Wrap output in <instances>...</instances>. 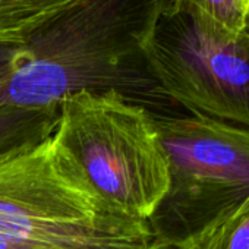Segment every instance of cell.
I'll list each match as a JSON object with an SVG mask.
<instances>
[{
  "mask_svg": "<svg viewBox=\"0 0 249 249\" xmlns=\"http://www.w3.org/2000/svg\"><path fill=\"white\" fill-rule=\"evenodd\" d=\"M50 144L59 166L116 217L147 223L169 189L154 113L119 91L65 95Z\"/></svg>",
  "mask_w": 249,
  "mask_h": 249,
  "instance_id": "obj_1",
  "label": "cell"
},
{
  "mask_svg": "<svg viewBox=\"0 0 249 249\" xmlns=\"http://www.w3.org/2000/svg\"><path fill=\"white\" fill-rule=\"evenodd\" d=\"M154 122L169 189L147 224L156 240L183 246L249 202V128L189 111Z\"/></svg>",
  "mask_w": 249,
  "mask_h": 249,
  "instance_id": "obj_2",
  "label": "cell"
},
{
  "mask_svg": "<svg viewBox=\"0 0 249 249\" xmlns=\"http://www.w3.org/2000/svg\"><path fill=\"white\" fill-rule=\"evenodd\" d=\"M144 56L179 107L249 128V38L243 33L183 2H161Z\"/></svg>",
  "mask_w": 249,
  "mask_h": 249,
  "instance_id": "obj_3",
  "label": "cell"
},
{
  "mask_svg": "<svg viewBox=\"0 0 249 249\" xmlns=\"http://www.w3.org/2000/svg\"><path fill=\"white\" fill-rule=\"evenodd\" d=\"M0 231L66 249H148L144 221L103 210L57 163L50 140L0 163Z\"/></svg>",
  "mask_w": 249,
  "mask_h": 249,
  "instance_id": "obj_4",
  "label": "cell"
},
{
  "mask_svg": "<svg viewBox=\"0 0 249 249\" xmlns=\"http://www.w3.org/2000/svg\"><path fill=\"white\" fill-rule=\"evenodd\" d=\"M59 123V103L44 108L0 111V163L50 140Z\"/></svg>",
  "mask_w": 249,
  "mask_h": 249,
  "instance_id": "obj_5",
  "label": "cell"
},
{
  "mask_svg": "<svg viewBox=\"0 0 249 249\" xmlns=\"http://www.w3.org/2000/svg\"><path fill=\"white\" fill-rule=\"evenodd\" d=\"M82 0H0V41L17 40Z\"/></svg>",
  "mask_w": 249,
  "mask_h": 249,
  "instance_id": "obj_6",
  "label": "cell"
},
{
  "mask_svg": "<svg viewBox=\"0 0 249 249\" xmlns=\"http://www.w3.org/2000/svg\"><path fill=\"white\" fill-rule=\"evenodd\" d=\"M182 249H249V202L236 213L214 223Z\"/></svg>",
  "mask_w": 249,
  "mask_h": 249,
  "instance_id": "obj_7",
  "label": "cell"
},
{
  "mask_svg": "<svg viewBox=\"0 0 249 249\" xmlns=\"http://www.w3.org/2000/svg\"><path fill=\"white\" fill-rule=\"evenodd\" d=\"M183 2L191 8L196 9L202 15L208 17L218 25L234 31H243L246 0H170L166 3Z\"/></svg>",
  "mask_w": 249,
  "mask_h": 249,
  "instance_id": "obj_8",
  "label": "cell"
},
{
  "mask_svg": "<svg viewBox=\"0 0 249 249\" xmlns=\"http://www.w3.org/2000/svg\"><path fill=\"white\" fill-rule=\"evenodd\" d=\"M0 249H66V248L34 242L0 231Z\"/></svg>",
  "mask_w": 249,
  "mask_h": 249,
  "instance_id": "obj_9",
  "label": "cell"
},
{
  "mask_svg": "<svg viewBox=\"0 0 249 249\" xmlns=\"http://www.w3.org/2000/svg\"><path fill=\"white\" fill-rule=\"evenodd\" d=\"M148 249H182L180 246L178 245H172V243H167V242H161V240H153L151 246Z\"/></svg>",
  "mask_w": 249,
  "mask_h": 249,
  "instance_id": "obj_10",
  "label": "cell"
},
{
  "mask_svg": "<svg viewBox=\"0 0 249 249\" xmlns=\"http://www.w3.org/2000/svg\"><path fill=\"white\" fill-rule=\"evenodd\" d=\"M242 33L249 38V3L246 6V14H245V22H243V31Z\"/></svg>",
  "mask_w": 249,
  "mask_h": 249,
  "instance_id": "obj_11",
  "label": "cell"
},
{
  "mask_svg": "<svg viewBox=\"0 0 249 249\" xmlns=\"http://www.w3.org/2000/svg\"><path fill=\"white\" fill-rule=\"evenodd\" d=\"M161 2H170V0H161Z\"/></svg>",
  "mask_w": 249,
  "mask_h": 249,
  "instance_id": "obj_12",
  "label": "cell"
},
{
  "mask_svg": "<svg viewBox=\"0 0 249 249\" xmlns=\"http://www.w3.org/2000/svg\"><path fill=\"white\" fill-rule=\"evenodd\" d=\"M248 3H249V0H246V6H248Z\"/></svg>",
  "mask_w": 249,
  "mask_h": 249,
  "instance_id": "obj_13",
  "label": "cell"
}]
</instances>
